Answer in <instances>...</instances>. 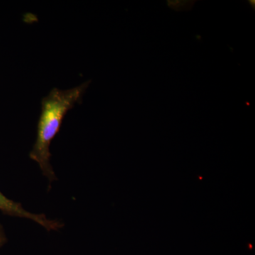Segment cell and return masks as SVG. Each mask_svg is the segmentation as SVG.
<instances>
[{"instance_id":"obj_1","label":"cell","mask_w":255,"mask_h":255,"mask_svg":"<svg viewBox=\"0 0 255 255\" xmlns=\"http://www.w3.org/2000/svg\"><path fill=\"white\" fill-rule=\"evenodd\" d=\"M88 85L89 82H86L69 90L54 88L42 100L36 142L29 156L38 164L50 183L56 179L50 162V143L59 132L67 112L80 100Z\"/></svg>"},{"instance_id":"obj_2","label":"cell","mask_w":255,"mask_h":255,"mask_svg":"<svg viewBox=\"0 0 255 255\" xmlns=\"http://www.w3.org/2000/svg\"><path fill=\"white\" fill-rule=\"evenodd\" d=\"M0 211L9 216L31 220L48 231H58L64 226L63 223L59 221L48 219L45 215L28 212L24 209L21 204L8 199L1 193V191H0Z\"/></svg>"},{"instance_id":"obj_3","label":"cell","mask_w":255,"mask_h":255,"mask_svg":"<svg viewBox=\"0 0 255 255\" xmlns=\"http://www.w3.org/2000/svg\"><path fill=\"white\" fill-rule=\"evenodd\" d=\"M6 235H5L4 230L2 226L0 224V247L2 246L3 245L6 243Z\"/></svg>"}]
</instances>
